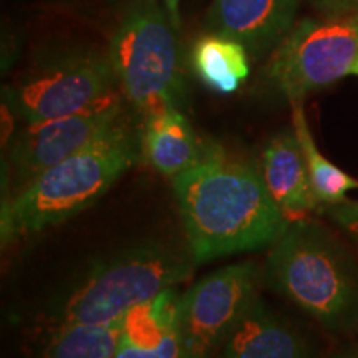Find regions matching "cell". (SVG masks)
Instances as JSON below:
<instances>
[{"label": "cell", "mask_w": 358, "mask_h": 358, "mask_svg": "<svg viewBox=\"0 0 358 358\" xmlns=\"http://www.w3.org/2000/svg\"><path fill=\"white\" fill-rule=\"evenodd\" d=\"M352 75H357V77H358V58H357L355 65H353V69H352Z\"/></svg>", "instance_id": "44dd1931"}, {"label": "cell", "mask_w": 358, "mask_h": 358, "mask_svg": "<svg viewBox=\"0 0 358 358\" xmlns=\"http://www.w3.org/2000/svg\"><path fill=\"white\" fill-rule=\"evenodd\" d=\"M163 2L164 8H166L169 17H171L173 24L179 27V24H181V19H179V0H163Z\"/></svg>", "instance_id": "ffe728a7"}, {"label": "cell", "mask_w": 358, "mask_h": 358, "mask_svg": "<svg viewBox=\"0 0 358 358\" xmlns=\"http://www.w3.org/2000/svg\"><path fill=\"white\" fill-rule=\"evenodd\" d=\"M136 159V140L122 120L93 145L48 168L2 201V243L35 234L90 208Z\"/></svg>", "instance_id": "7a4b0ae2"}, {"label": "cell", "mask_w": 358, "mask_h": 358, "mask_svg": "<svg viewBox=\"0 0 358 358\" xmlns=\"http://www.w3.org/2000/svg\"><path fill=\"white\" fill-rule=\"evenodd\" d=\"M123 319L113 324H57L38 358H115Z\"/></svg>", "instance_id": "2e32d148"}, {"label": "cell", "mask_w": 358, "mask_h": 358, "mask_svg": "<svg viewBox=\"0 0 358 358\" xmlns=\"http://www.w3.org/2000/svg\"><path fill=\"white\" fill-rule=\"evenodd\" d=\"M178 301L176 290L169 289L129 310L115 358H182L176 329Z\"/></svg>", "instance_id": "7c38bea8"}, {"label": "cell", "mask_w": 358, "mask_h": 358, "mask_svg": "<svg viewBox=\"0 0 358 358\" xmlns=\"http://www.w3.org/2000/svg\"><path fill=\"white\" fill-rule=\"evenodd\" d=\"M108 55L73 52L50 58L3 90L7 108L25 123L78 113L113 93Z\"/></svg>", "instance_id": "52a82bcc"}, {"label": "cell", "mask_w": 358, "mask_h": 358, "mask_svg": "<svg viewBox=\"0 0 358 358\" xmlns=\"http://www.w3.org/2000/svg\"><path fill=\"white\" fill-rule=\"evenodd\" d=\"M329 214L340 229L358 244V201L345 199L343 203L329 206Z\"/></svg>", "instance_id": "ac0fdd59"}, {"label": "cell", "mask_w": 358, "mask_h": 358, "mask_svg": "<svg viewBox=\"0 0 358 358\" xmlns=\"http://www.w3.org/2000/svg\"><path fill=\"white\" fill-rule=\"evenodd\" d=\"M358 58V13L303 19L274 47L267 78L292 103L352 75Z\"/></svg>", "instance_id": "8992f818"}, {"label": "cell", "mask_w": 358, "mask_h": 358, "mask_svg": "<svg viewBox=\"0 0 358 358\" xmlns=\"http://www.w3.org/2000/svg\"><path fill=\"white\" fill-rule=\"evenodd\" d=\"M191 65L203 85L219 95H231L249 77L248 48L221 34H208L196 40Z\"/></svg>", "instance_id": "9a60e30c"}, {"label": "cell", "mask_w": 358, "mask_h": 358, "mask_svg": "<svg viewBox=\"0 0 358 358\" xmlns=\"http://www.w3.org/2000/svg\"><path fill=\"white\" fill-rule=\"evenodd\" d=\"M292 124L297 140L301 143L303 158H306L312 189L315 192L319 203L322 206L343 203L347 192L357 189L358 181L350 174L335 166L332 161H329L320 153L307 124L301 101L292 103Z\"/></svg>", "instance_id": "e0dca14e"}, {"label": "cell", "mask_w": 358, "mask_h": 358, "mask_svg": "<svg viewBox=\"0 0 358 358\" xmlns=\"http://www.w3.org/2000/svg\"><path fill=\"white\" fill-rule=\"evenodd\" d=\"M192 274V262L173 248L148 243L96 264L62 303L57 324H113Z\"/></svg>", "instance_id": "5b68a950"}, {"label": "cell", "mask_w": 358, "mask_h": 358, "mask_svg": "<svg viewBox=\"0 0 358 358\" xmlns=\"http://www.w3.org/2000/svg\"><path fill=\"white\" fill-rule=\"evenodd\" d=\"M176 29L156 0H140L128 8L111 37L108 57L116 82L145 118L181 108L186 96Z\"/></svg>", "instance_id": "277c9868"}, {"label": "cell", "mask_w": 358, "mask_h": 358, "mask_svg": "<svg viewBox=\"0 0 358 358\" xmlns=\"http://www.w3.org/2000/svg\"><path fill=\"white\" fill-rule=\"evenodd\" d=\"M173 187L196 262L272 245L289 227L268 194L261 169L204 148Z\"/></svg>", "instance_id": "6da1fadb"}, {"label": "cell", "mask_w": 358, "mask_h": 358, "mask_svg": "<svg viewBox=\"0 0 358 358\" xmlns=\"http://www.w3.org/2000/svg\"><path fill=\"white\" fill-rule=\"evenodd\" d=\"M141 148L148 163L169 179L185 173L203 155L189 122L179 108L158 111L145 118Z\"/></svg>", "instance_id": "5bb4252c"}, {"label": "cell", "mask_w": 358, "mask_h": 358, "mask_svg": "<svg viewBox=\"0 0 358 358\" xmlns=\"http://www.w3.org/2000/svg\"><path fill=\"white\" fill-rule=\"evenodd\" d=\"M310 2L320 12H324V15L358 13V0H310Z\"/></svg>", "instance_id": "d6986e66"}, {"label": "cell", "mask_w": 358, "mask_h": 358, "mask_svg": "<svg viewBox=\"0 0 358 358\" xmlns=\"http://www.w3.org/2000/svg\"><path fill=\"white\" fill-rule=\"evenodd\" d=\"M122 120V100L113 92L78 113L27 123L8 153L3 199L12 198L48 168L93 145Z\"/></svg>", "instance_id": "9c48e42d"}, {"label": "cell", "mask_w": 358, "mask_h": 358, "mask_svg": "<svg viewBox=\"0 0 358 358\" xmlns=\"http://www.w3.org/2000/svg\"><path fill=\"white\" fill-rule=\"evenodd\" d=\"M261 174L277 208L289 222L306 221L322 206L312 189L306 158L294 129L272 136L262 151Z\"/></svg>", "instance_id": "8fae6325"}, {"label": "cell", "mask_w": 358, "mask_h": 358, "mask_svg": "<svg viewBox=\"0 0 358 358\" xmlns=\"http://www.w3.org/2000/svg\"><path fill=\"white\" fill-rule=\"evenodd\" d=\"M221 358H310V348L257 299L224 343Z\"/></svg>", "instance_id": "4fadbf2b"}, {"label": "cell", "mask_w": 358, "mask_h": 358, "mask_svg": "<svg viewBox=\"0 0 358 358\" xmlns=\"http://www.w3.org/2000/svg\"><path fill=\"white\" fill-rule=\"evenodd\" d=\"M267 280L334 332L358 327V262L317 224L290 222L272 244Z\"/></svg>", "instance_id": "3957f363"}, {"label": "cell", "mask_w": 358, "mask_h": 358, "mask_svg": "<svg viewBox=\"0 0 358 358\" xmlns=\"http://www.w3.org/2000/svg\"><path fill=\"white\" fill-rule=\"evenodd\" d=\"M297 0H213L208 27L250 52L277 47L295 25Z\"/></svg>", "instance_id": "30bf717a"}, {"label": "cell", "mask_w": 358, "mask_h": 358, "mask_svg": "<svg viewBox=\"0 0 358 358\" xmlns=\"http://www.w3.org/2000/svg\"><path fill=\"white\" fill-rule=\"evenodd\" d=\"M259 272L239 262L213 272L179 297L176 329L182 358H211L257 301Z\"/></svg>", "instance_id": "ba28073f"}, {"label": "cell", "mask_w": 358, "mask_h": 358, "mask_svg": "<svg viewBox=\"0 0 358 358\" xmlns=\"http://www.w3.org/2000/svg\"><path fill=\"white\" fill-rule=\"evenodd\" d=\"M340 358H358L357 355H345V357H340Z\"/></svg>", "instance_id": "7402d4cb"}]
</instances>
